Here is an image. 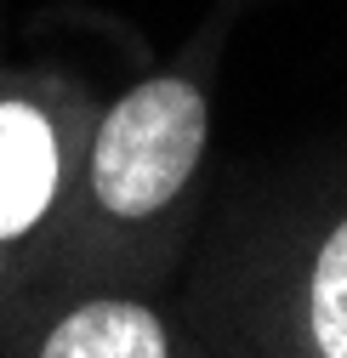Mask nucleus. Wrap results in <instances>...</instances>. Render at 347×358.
Listing matches in <instances>:
<instances>
[{
	"label": "nucleus",
	"mask_w": 347,
	"mask_h": 358,
	"mask_svg": "<svg viewBox=\"0 0 347 358\" xmlns=\"http://www.w3.org/2000/svg\"><path fill=\"white\" fill-rule=\"evenodd\" d=\"M285 352L347 358V216L330 222L319 245L308 250L296 285V313L285 330Z\"/></svg>",
	"instance_id": "20e7f679"
},
{
	"label": "nucleus",
	"mask_w": 347,
	"mask_h": 358,
	"mask_svg": "<svg viewBox=\"0 0 347 358\" xmlns=\"http://www.w3.org/2000/svg\"><path fill=\"white\" fill-rule=\"evenodd\" d=\"M211 143V97L188 69H165L120 92L85 143V210L114 234H143L194 188Z\"/></svg>",
	"instance_id": "f257e3e1"
},
{
	"label": "nucleus",
	"mask_w": 347,
	"mask_h": 358,
	"mask_svg": "<svg viewBox=\"0 0 347 358\" xmlns=\"http://www.w3.org/2000/svg\"><path fill=\"white\" fill-rule=\"evenodd\" d=\"M69 165L74 154L63 137V120L46 103L34 97L0 103V245L29 239L63 205Z\"/></svg>",
	"instance_id": "f03ea898"
},
{
	"label": "nucleus",
	"mask_w": 347,
	"mask_h": 358,
	"mask_svg": "<svg viewBox=\"0 0 347 358\" xmlns=\"http://www.w3.org/2000/svg\"><path fill=\"white\" fill-rule=\"evenodd\" d=\"M0 279H6V245H0Z\"/></svg>",
	"instance_id": "39448f33"
},
{
	"label": "nucleus",
	"mask_w": 347,
	"mask_h": 358,
	"mask_svg": "<svg viewBox=\"0 0 347 358\" xmlns=\"http://www.w3.org/2000/svg\"><path fill=\"white\" fill-rule=\"evenodd\" d=\"M40 358H171L183 352L177 330L137 296H92L40 330Z\"/></svg>",
	"instance_id": "7ed1b4c3"
}]
</instances>
